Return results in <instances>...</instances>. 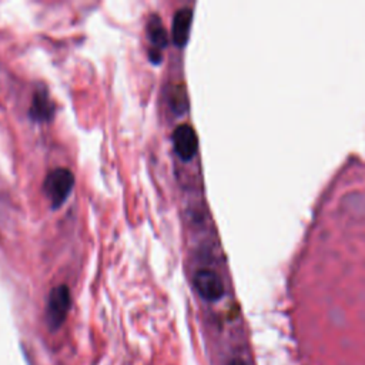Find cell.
Wrapping results in <instances>:
<instances>
[{"label": "cell", "instance_id": "6da1fadb", "mask_svg": "<svg viewBox=\"0 0 365 365\" xmlns=\"http://www.w3.org/2000/svg\"><path fill=\"white\" fill-rule=\"evenodd\" d=\"M75 187V176L68 169H55L50 171L44 180V193L50 200L55 209H59L60 205L71 196Z\"/></svg>", "mask_w": 365, "mask_h": 365}, {"label": "cell", "instance_id": "7a4b0ae2", "mask_svg": "<svg viewBox=\"0 0 365 365\" xmlns=\"http://www.w3.org/2000/svg\"><path fill=\"white\" fill-rule=\"evenodd\" d=\"M68 310H71V290L63 284L55 287L46 306V323L50 330L56 331L63 326Z\"/></svg>", "mask_w": 365, "mask_h": 365}, {"label": "cell", "instance_id": "3957f363", "mask_svg": "<svg viewBox=\"0 0 365 365\" xmlns=\"http://www.w3.org/2000/svg\"><path fill=\"white\" fill-rule=\"evenodd\" d=\"M194 287L205 301H218L224 295V284L218 274L210 268H201L194 276Z\"/></svg>", "mask_w": 365, "mask_h": 365}, {"label": "cell", "instance_id": "277c9868", "mask_svg": "<svg viewBox=\"0 0 365 365\" xmlns=\"http://www.w3.org/2000/svg\"><path fill=\"white\" fill-rule=\"evenodd\" d=\"M173 144L176 153L182 160H191L198 149V140L194 129L190 124H180L173 131Z\"/></svg>", "mask_w": 365, "mask_h": 365}, {"label": "cell", "instance_id": "5b68a950", "mask_svg": "<svg viewBox=\"0 0 365 365\" xmlns=\"http://www.w3.org/2000/svg\"><path fill=\"white\" fill-rule=\"evenodd\" d=\"M193 21V10L190 8H181L176 12L173 17V26H171V35H173V41L178 48H185L187 40H189V33L191 28Z\"/></svg>", "mask_w": 365, "mask_h": 365}, {"label": "cell", "instance_id": "8992f818", "mask_svg": "<svg viewBox=\"0 0 365 365\" xmlns=\"http://www.w3.org/2000/svg\"><path fill=\"white\" fill-rule=\"evenodd\" d=\"M30 118L36 122H48L53 116V102L46 91L37 90L30 107Z\"/></svg>", "mask_w": 365, "mask_h": 365}, {"label": "cell", "instance_id": "52a82bcc", "mask_svg": "<svg viewBox=\"0 0 365 365\" xmlns=\"http://www.w3.org/2000/svg\"><path fill=\"white\" fill-rule=\"evenodd\" d=\"M147 35L154 49H165L167 46V33L158 16L153 15L147 25Z\"/></svg>", "mask_w": 365, "mask_h": 365}, {"label": "cell", "instance_id": "ba28073f", "mask_svg": "<svg viewBox=\"0 0 365 365\" xmlns=\"http://www.w3.org/2000/svg\"><path fill=\"white\" fill-rule=\"evenodd\" d=\"M171 107L176 113H182L187 109V97L182 86H176L171 91Z\"/></svg>", "mask_w": 365, "mask_h": 365}, {"label": "cell", "instance_id": "9c48e42d", "mask_svg": "<svg viewBox=\"0 0 365 365\" xmlns=\"http://www.w3.org/2000/svg\"><path fill=\"white\" fill-rule=\"evenodd\" d=\"M228 365H248V364H245L244 361H241V359H233L230 364H228Z\"/></svg>", "mask_w": 365, "mask_h": 365}]
</instances>
